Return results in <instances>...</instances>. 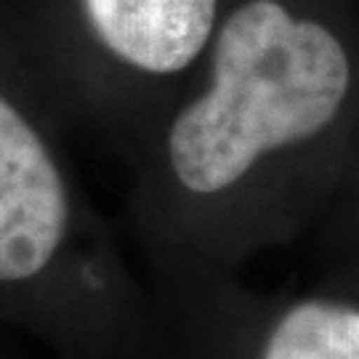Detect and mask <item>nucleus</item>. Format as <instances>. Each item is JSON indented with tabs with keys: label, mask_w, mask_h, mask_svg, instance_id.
I'll use <instances>...</instances> for the list:
<instances>
[{
	"label": "nucleus",
	"mask_w": 359,
	"mask_h": 359,
	"mask_svg": "<svg viewBox=\"0 0 359 359\" xmlns=\"http://www.w3.org/2000/svg\"><path fill=\"white\" fill-rule=\"evenodd\" d=\"M338 0H229L194 80L144 139L136 210L170 258L218 256L266 157L317 136L357 69Z\"/></svg>",
	"instance_id": "obj_1"
},
{
	"label": "nucleus",
	"mask_w": 359,
	"mask_h": 359,
	"mask_svg": "<svg viewBox=\"0 0 359 359\" xmlns=\"http://www.w3.org/2000/svg\"><path fill=\"white\" fill-rule=\"evenodd\" d=\"M0 322L62 359H104L142 335L13 0H0Z\"/></svg>",
	"instance_id": "obj_2"
},
{
	"label": "nucleus",
	"mask_w": 359,
	"mask_h": 359,
	"mask_svg": "<svg viewBox=\"0 0 359 359\" xmlns=\"http://www.w3.org/2000/svg\"><path fill=\"white\" fill-rule=\"evenodd\" d=\"M229 0H13L69 130L147 139L203 65Z\"/></svg>",
	"instance_id": "obj_3"
},
{
	"label": "nucleus",
	"mask_w": 359,
	"mask_h": 359,
	"mask_svg": "<svg viewBox=\"0 0 359 359\" xmlns=\"http://www.w3.org/2000/svg\"><path fill=\"white\" fill-rule=\"evenodd\" d=\"M258 359H359V309L295 304L271 325Z\"/></svg>",
	"instance_id": "obj_4"
}]
</instances>
